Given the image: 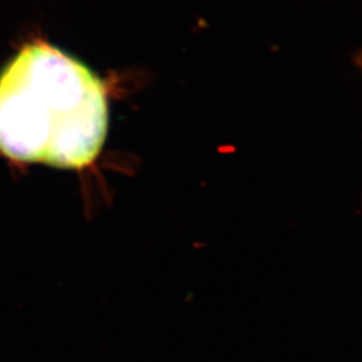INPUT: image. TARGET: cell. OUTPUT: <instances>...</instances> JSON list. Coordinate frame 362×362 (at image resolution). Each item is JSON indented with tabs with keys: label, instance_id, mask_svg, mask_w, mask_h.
Returning <instances> with one entry per match:
<instances>
[{
	"label": "cell",
	"instance_id": "1",
	"mask_svg": "<svg viewBox=\"0 0 362 362\" xmlns=\"http://www.w3.org/2000/svg\"><path fill=\"white\" fill-rule=\"evenodd\" d=\"M106 132L101 81L65 52L26 46L0 74V152L8 158L83 168Z\"/></svg>",
	"mask_w": 362,
	"mask_h": 362
}]
</instances>
